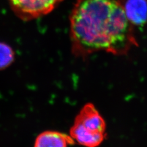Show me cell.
Listing matches in <instances>:
<instances>
[{
	"instance_id": "cell-4",
	"label": "cell",
	"mask_w": 147,
	"mask_h": 147,
	"mask_svg": "<svg viewBox=\"0 0 147 147\" xmlns=\"http://www.w3.org/2000/svg\"><path fill=\"white\" fill-rule=\"evenodd\" d=\"M75 142L72 137L55 131H45L39 134L34 142V147H67Z\"/></svg>"
},
{
	"instance_id": "cell-5",
	"label": "cell",
	"mask_w": 147,
	"mask_h": 147,
	"mask_svg": "<svg viewBox=\"0 0 147 147\" xmlns=\"http://www.w3.org/2000/svg\"><path fill=\"white\" fill-rule=\"evenodd\" d=\"M125 11L132 25H144L147 21V0H125Z\"/></svg>"
},
{
	"instance_id": "cell-2",
	"label": "cell",
	"mask_w": 147,
	"mask_h": 147,
	"mask_svg": "<svg viewBox=\"0 0 147 147\" xmlns=\"http://www.w3.org/2000/svg\"><path fill=\"white\" fill-rule=\"evenodd\" d=\"M69 134L80 145L98 147L107 137L106 123L93 104H86L76 116Z\"/></svg>"
},
{
	"instance_id": "cell-3",
	"label": "cell",
	"mask_w": 147,
	"mask_h": 147,
	"mask_svg": "<svg viewBox=\"0 0 147 147\" xmlns=\"http://www.w3.org/2000/svg\"><path fill=\"white\" fill-rule=\"evenodd\" d=\"M63 0H8L12 11L20 19L30 21L48 14Z\"/></svg>"
},
{
	"instance_id": "cell-6",
	"label": "cell",
	"mask_w": 147,
	"mask_h": 147,
	"mask_svg": "<svg viewBox=\"0 0 147 147\" xmlns=\"http://www.w3.org/2000/svg\"><path fill=\"white\" fill-rule=\"evenodd\" d=\"M15 60V52L7 44L0 42V71L6 69Z\"/></svg>"
},
{
	"instance_id": "cell-1",
	"label": "cell",
	"mask_w": 147,
	"mask_h": 147,
	"mask_svg": "<svg viewBox=\"0 0 147 147\" xmlns=\"http://www.w3.org/2000/svg\"><path fill=\"white\" fill-rule=\"evenodd\" d=\"M125 0H76L69 16L72 53L85 58L98 52L126 55L138 45Z\"/></svg>"
}]
</instances>
